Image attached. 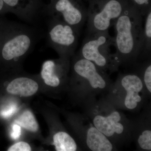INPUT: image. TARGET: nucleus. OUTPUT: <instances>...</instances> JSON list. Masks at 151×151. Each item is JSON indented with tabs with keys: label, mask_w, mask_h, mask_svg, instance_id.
<instances>
[{
	"label": "nucleus",
	"mask_w": 151,
	"mask_h": 151,
	"mask_svg": "<svg viewBox=\"0 0 151 151\" xmlns=\"http://www.w3.org/2000/svg\"><path fill=\"white\" fill-rule=\"evenodd\" d=\"M81 104L84 114L96 129L116 147L132 141L133 121L105 97H90Z\"/></svg>",
	"instance_id": "nucleus-1"
},
{
	"label": "nucleus",
	"mask_w": 151,
	"mask_h": 151,
	"mask_svg": "<svg viewBox=\"0 0 151 151\" xmlns=\"http://www.w3.org/2000/svg\"><path fill=\"white\" fill-rule=\"evenodd\" d=\"M143 17L131 3L114 23L115 55L120 65L134 63L139 56Z\"/></svg>",
	"instance_id": "nucleus-2"
},
{
	"label": "nucleus",
	"mask_w": 151,
	"mask_h": 151,
	"mask_svg": "<svg viewBox=\"0 0 151 151\" xmlns=\"http://www.w3.org/2000/svg\"><path fill=\"white\" fill-rule=\"evenodd\" d=\"M72 70L74 90L81 103L90 97L106 95L113 82L106 72L78 55Z\"/></svg>",
	"instance_id": "nucleus-3"
},
{
	"label": "nucleus",
	"mask_w": 151,
	"mask_h": 151,
	"mask_svg": "<svg viewBox=\"0 0 151 151\" xmlns=\"http://www.w3.org/2000/svg\"><path fill=\"white\" fill-rule=\"evenodd\" d=\"M104 96L119 110L134 113L146 106L147 98L142 82L137 73L119 74Z\"/></svg>",
	"instance_id": "nucleus-4"
},
{
	"label": "nucleus",
	"mask_w": 151,
	"mask_h": 151,
	"mask_svg": "<svg viewBox=\"0 0 151 151\" xmlns=\"http://www.w3.org/2000/svg\"><path fill=\"white\" fill-rule=\"evenodd\" d=\"M114 39L109 31L88 34L83 41L78 55L91 61L107 73L118 71L120 64L111 47Z\"/></svg>",
	"instance_id": "nucleus-5"
},
{
	"label": "nucleus",
	"mask_w": 151,
	"mask_h": 151,
	"mask_svg": "<svg viewBox=\"0 0 151 151\" xmlns=\"http://www.w3.org/2000/svg\"><path fill=\"white\" fill-rule=\"evenodd\" d=\"M131 3L129 0H89L88 34L109 31Z\"/></svg>",
	"instance_id": "nucleus-6"
},
{
	"label": "nucleus",
	"mask_w": 151,
	"mask_h": 151,
	"mask_svg": "<svg viewBox=\"0 0 151 151\" xmlns=\"http://www.w3.org/2000/svg\"><path fill=\"white\" fill-rule=\"evenodd\" d=\"M1 40V53L7 62H17L33 48L35 41L33 32L21 25L9 24Z\"/></svg>",
	"instance_id": "nucleus-7"
},
{
	"label": "nucleus",
	"mask_w": 151,
	"mask_h": 151,
	"mask_svg": "<svg viewBox=\"0 0 151 151\" xmlns=\"http://www.w3.org/2000/svg\"><path fill=\"white\" fill-rule=\"evenodd\" d=\"M79 32L56 17H52L49 24V44L60 55L68 58L72 55L78 43Z\"/></svg>",
	"instance_id": "nucleus-8"
},
{
	"label": "nucleus",
	"mask_w": 151,
	"mask_h": 151,
	"mask_svg": "<svg viewBox=\"0 0 151 151\" xmlns=\"http://www.w3.org/2000/svg\"><path fill=\"white\" fill-rule=\"evenodd\" d=\"M74 124L79 139L86 150H118L117 147L95 128L85 114L76 116Z\"/></svg>",
	"instance_id": "nucleus-9"
},
{
	"label": "nucleus",
	"mask_w": 151,
	"mask_h": 151,
	"mask_svg": "<svg viewBox=\"0 0 151 151\" xmlns=\"http://www.w3.org/2000/svg\"><path fill=\"white\" fill-rule=\"evenodd\" d=\"M47 8L52 17L60 19L79 32L87 20V9L82 0H53Z\"/></svg>",
	"instance_id": "nucleus-10"
},
{
	"label": "nucleus",
	"mask_w": 151,
	"mask_h": 151,
	"mask_svg": "<svg viewBox=\"0 0 151 151\" xmlns=\"http://www.w3.org/2000/svg\"><path fill=\"white\" fill-rule=\"evenodd\" d=\"M137 118L132 120V141L137 150L151 151V115L150 105Z\"/></svg>",
	"instance_id": "nucleus-11"
},
{
	"label": "nucleus",
	"mask_w": 151,
	"mask_h": 151,
	"mask_svg": "<svg viewBox=\"0 0 151 151\" xmlns=\"http://www.w3.org/2000/svg\"><path fill=\"white\" fill-rule=\"evenodd\" d=\"M69 67L68 58L60 57L57 60H47L44 62L41 71V76L46 85L57 87L61 84L63 79L66 77Z\"/></svg>",
	"instance_id": "nucleus-12"
},
{
	"label": "nucleus",
	"mask_w": 151,
	"mask_h": 151,
	"mask_svg": "<svg viewBox=\"0 0 151 151\" xmlns=\"http://www.w3.org/2000/svg\"><path fill=\"white\" fill-rule=\"evenodd\" d=\"M8 11L19 17L31 21L37 13L41 0H3Z\"/></svg>",
	"instance_id": "nucleus-13"
},
{
	"label": "nucleus",
	"mask_w": 151,
	"mask_h": 151,
	"mask_svg": "<svg viewBox=\"0 0 151 151\" xmlns=\"http://www.w3.org/2000/svg\"><path fill=\"white\" fill-rule=\"evenodd\" d=\"M38 88L37 82L32 78L19 77L14 78L9 83L6 91L13 95L28 97L35 94Z\"/></svg>",
	"instance_id": "nucleus-14"
},
{
	"label": "nucleus",
	"mask_w": 151,
	"mask_h": 151,
	"mask_svg": "<svg viewBox=\"0 0 151 151\" xmlns=\"http://www.w3.org/2000/svg\"><path fill=\"white\" fill-rule=\"evenodd\" d=\"M53 145L57 151H76L78 149L75 140L65 131H59L55 134Z\"/></svg>",
	"instance_id": "nucleus-15"
},
{
	"label": "nucleus",
	"mask_w": 151,
	"mask_h": 151,
	"mask_svg": "<svg viewBox=\"0 0 151 151\" xmlns=\"http://www.w3.org/2000/svg\"><path fill=\"white\" fill-rule=\"evenodd\" d=\"M143 23L140 55L147 56L150 53L151 49V9L145 16Z\"/></svg>",
	"instance_id": "nucleus-16"
},
{
	"label": "nucleus",
	"mask_w": 151,
	"mask_h": 151,
	"mask_svg": "<svg viewBox=\"0 0 151 151\" xmlns=\"http://www.w3.org/2000/svg\"><path fill=\"white\" fill-rule=\"evenodd\" d=\"M139 76L144 85V89L147 98L151 94V63L150 60L144 63L136 72Z\"/></svg>",
	"instance_id": "nucleus-17"
},
{
	"label": "nucleus",
	"mask_w": 151,
	"mask_h": 151,
	"mask_svg": "<svg viewBox=\"0 0 151 151\" xmlns=\"http://www.w3.org/2000/svg\"><path fill=\"white\" fill-rule=\"evenodd\" d=\"M16 124L30 132H37L39 129L37 122L34 115L29 110L24 111L15 121Z\"/></svg>",
	"instance_id": "nucleus-18"
},
{
	"label": "nucleus",
	"mask_w": 151,
	"mask_h": 151,
	"mask_svg": "<svg viewBox=\"0 0 151 151\" xmlns=\"http://www.w3.org/2000/svg\"><path fill=\"white\" fill-rule=\"evenodd\" d=\"M143 16L151 9V0H129Z\"/></svg>",
	"instance_id": "nucleus-19"
},
{
	"label": "nucleus",
	"mask_w": 151,
	"mask_h": 151,
	"mask_svg": "<svg viewBox=\"0 0 151 151\" xmlns=\"http://www.w3.org/2000/svg\"><path fill=\"white\" fill-rule=\"evenodd\" d=\"M31 147L28 143L24 142H20L16 143L11 146L7 151H30Z\"/></svg>",
	"instance_id": "nucleus-20"
},
{
	"label": "nucleus",
	"mask_w": 151,
	"mask_h": 151,
	"mask_svg": "<svg viewBox=\"0 0 151 151\" xmlns=\"http://www.w3.org/2000/svg\"><path fill=\"white\" fill-rule=\"evenodd\" d=\"M21 135V129L20 126L16 124H14L12 131L11 133V137L14 140H17L19 138Z\"/></svg>",
	"instance_id": "nucleus-21"
},
{
	"label": "nucleus",
	"mask_w": 151,
	"mask_h": 151,
	"mask_svg": "<svg viewBox=\"0 0 151 151\" xmlns=\"http://www.w3.org/2000/svg\"><path fill=\"white\" fill-rule=\"evenodd\" d=\"M17 106L16 105H12L9 108L8 110L5 112V114H6V116H10L15 113L17 110Z\"/></svg>",
	"instance_id": "nucleus-22"
},
{
	"label": "nucleus",
	"mask_w": 151,
	"mask_h": 151,
	"mask_svg": "<svg viewBox=\"0 0 151 151\" xmlns=\"http://www.w3.org/2000/svg\"><path fill=\"white\" fill-rule=\"evenodd\" d=\"M8 11L3 0H0V14L5 11Z\"/></svg>",
	"instance_id": "nucleus-23"
},
{
	"label": "nucleus",
	"mask_w": 151,
	"mask_h": 151,
	"mask_svg": "<svg viewBox=\"0 0 151 151\" xmlns=\"http://www.w3.org/2000/svg\"><path fill=\"white\" fill-rule=\"evenodd\" d=\"M53 0H50V2H51L52 1H53Z\"/></svg>",
	"instance_id": "nucleus-24"
}]
</instances>
